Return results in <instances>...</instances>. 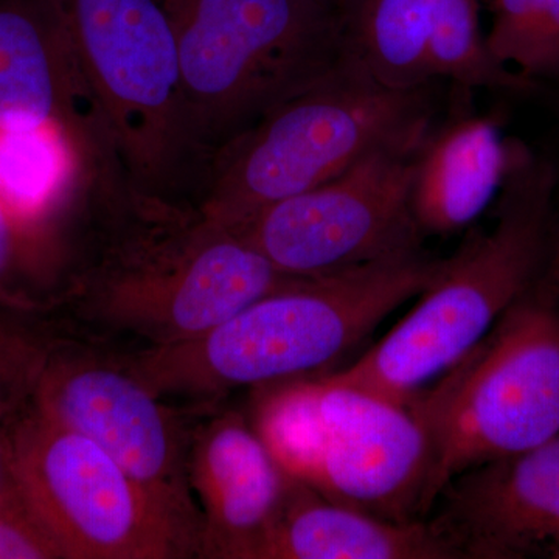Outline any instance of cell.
Returning a JSON list of instances; mask_svg holds the SVG:
<instances>
[{"instance_id": "6da1fadb", "label": "cell", "mask_w": 559, "mask_h": 559, "mask_svg": "<svg viewBox=\"0 0 559 559\" xmlns=\"http://www.w3.org/2000/svg\"><path fill=\"white\" fill-rule=\"evenodd\" d=\"M84 207L91 229L58 300L148 347L200 336L296 278L194 205L145 197L123 179L97 180Z\"/></svg>"}, {"instance_id": "7a4b0ae2", "label": "cell", "mask_w": 559, "mask_h": 559, "mask_svg": "<svg viewBox=\"0 0 559 559\" xmlns=\"http://www.w3.org/2000/svg\"><path fill=\"white\" fill-rule=\"evenodd\" d=\"M441 259L425 250L395 253L314 277H296L200 336L127 356L162 400H216L241 388L314 377L421 296Z\"/></svg>"}, {"instance_id": "3957f363", "label": "cell", "mask_w": 559, "mask_h": 559, "mask_svg": "<svg viewBox=\"0 0 559 559\" xmlns=\"http://www.w3.org/2000/svg\"><path fill=\"white\" fill-rule=\"evenodd\" d=\"M557 180L551 154L511 142L495 226L471 231L444 259L417 307L348 369L325 374L326 380L409 407L546 270Z\"/></svg>"}, {"instance_id": "277c9868", "label": "cell", "mask_w": 559, "mask_h": 559, "mask_svg": "<svg viewBox=\"0 0 559 559\" xmlns=\"http://www.w3.org/2000/svg\"><path fill=\"white\" fill-rule=\"evenodd\" d=\"M114 167L145 197L194 205L209 165L191 132L178 40L160 0H53Z\"/></svg>"}, {"instance_id": "5b68a950", "label": "cell", "mask_w": 559, "mask_h": 559, "mask_svg": "<svg viewBox=\"0 0 559 559\" xmlns=\"http://www.w3.org/2000/svg\"><path fill=\"white\" fill-rule=\"evenodd\" d=\"M439 86L393 90L345 57L216 153L197 209L221 227L241 229L371 151L428 130L439 112Z\"/></svg>"}, {"instance_id": "8992f818", "label": "cell", "mask_w": 559, "mask_h": 559, "mask_svg": "<svg viewBox=\"0 0 559 559\" xmlns=\"http://www.w3.org/2000/svg\"><path fill=\"white\" fill-rule=\"evenodd\" d=\"M178 40L194 142L212 167L230 140L345 60L331 0H160Z\"/></svg>"}, {"instance_id": "52a82bcc", "label": "cell", "mask_w": 559, "mask_h": 559, "mask_svg": "<svg viewBox=\"0 0 559 559\" xmlns=\"http://www.w3.org/2000/svg\"><path fill=\"white\" fill-rule=\"evenodd\" d=\"M409 409L428 433L429 513L452 477L559 433V286L546 270Z\"/></svg>"}, {"instance_id": "ba28073f", "label": "cell", "mask_w": 559, "mask_h": 559, "mask_svg": "<svg viewBox=\"0 0 559 559\" xmlns=\"http://www.w3.org/2000/svg\"><path fill=\"white\" fill-rule=\"evenodd\" d=\"M263 392L253 429L286 476L382 520L428 518V433L409 407L322 374Z\"/></svg>"}, {"instance_id": "9c48e42d", "label": "cell", "mask_w": 559, "mask_h": 559, "mask_svg": "<svg viewBox=\"0 0 559 559\" xmlns=\"http://www.w3.org/2000/svg\"><path fill=\"white\" fill-rule=\"evenodd\" d=\"M3 428L14 484L64 559L200 558L197 539L87 437L32 403Z\"/></svg>"}, {"instance_id": "30bf717a", "label": "cell", "mask_w": 559, "mask_h": 559, "mask_svg": "<svg viewBox=\"0 0 559 559\" xmlns=\"http://www.w3.org/2000/svg\"><path fill=\"white\" fill-rule=\"evenodd\" d=\"M430 127L371 151L336 178L264 209L235 231L294 277L331 274L421 249L425 238L411 197Z\"/></svg>"}, {"instance_id": "8fae6325", "label": "cell", "mask_w": 559, "mask_h": 559, "mask_svg": "<svg viewBox=\"0 0 559 559\" xmlns=\"http://www.w3.org/2000/svg\"><path fill=\"white\" fill-rule=\"evenodd\" d=\"M32 404L108 452L201 551V514L189 481L190 436L127 359L60 341Z\"/></svg>"}, {"instance_id": "7c38bea8", "label": "cell", "mask_w": 559, "mask_h": 559, "mask_svg": "<svg viewBox=\"0 0 559 559\" xmlns=\"http://www.w3.org/2000/svg\"><path fill=\"white\" fill-rule=\"evenodd\" d=\"M340 17L345 57L393 90L441 81L511 95L536 90L492 60L480 0H344Z\"/></svg>"}, {"instance_id": "4fadbf2b", "label": "cell", "mask_w": 559, "mask_h": 559, "mask_svg": "<svg viewBox=\"0 0 559 559\" xmlns=\"http://www.w3.org/2000/svg\"><path fill=\"white\" fill-rule=\"evenodd\" d=\"M426 521L457 559H559V433L452 477Z\"/></svg>"}, {"instance_id": "5bb4252c", "label": "cell", "mask_w": 559, "mask_h": 559, "mask_svg": "<svg viewBox=\"0 0 559 559\" xmlns=\"http://www.w3.org/2000/svg\"><path fill=\"white\" fill-rule=\"evenodd\" d=\"M189 481L201 514L200 558L257 559L290 477L253 426L223 412L191 432Z\"/></svg>"}, {"instance_id": "9a60e30c", "label": "cell", "mask_w": 559, "mask_h": 559, "mask_svg": "<svg viewBox=\"0 0 559 559\" xmlns=\"http://www.w3.org/2000/svg\"><path fill=\"white\" fill-rule=\"evenodd\" d=\"M50 123L90 140L100 135L53 0H0V130Z\"/></svg>"}, {"instance_id": "2e32d148", "label": "cell", "mask_w": 559, "mask_h": 559, "mask_svg": "<svg viewBox=\"0 0 559 559\" xmlns=\"http://www.w3.org/2000/svg\"><path fill=\"white\" fill-rule=\"evenodd\" d=\"M510 150V140L488 117L460 109L451 119H436L412 183V213L421 237H447L468 227L498 197Z\"/></svg>"}, {"instance_id": "e0dca14e", "label": "cell", "mask_w": 559, "mask_h": 559, "mask_svg": "<svg viewBox=\"0 0 559 559\" xmlns=\"http://www.w3.org/2000/svg\"><path fill=\"white\" fill-rule=\"evenodd\" d=\"M257 559H457L426 520L395 522L331 502L290 479Z\"/></svg>"}, {"instance_id": "ac0fdd59", "label": "cell", "mask_w": 559, "mask_h": 559, "mask_svg": "<svg viewBox=\"0 0 559 559\" xmlns=\"http://www.w3.org/2000/svg\"><path fill=\"white\" fill-rule=\"evenodd\" d=\"M97 167L94 145L64 124L0 130V202L33 229L79 202Z\"/></svg>"}, {"instance_id": "d6986e66", "label": "cell", "mask_w": 559, "mask_h": 559, "mask_svg": "<svg viewBox=\"0 0 559 559\" xmlns=\"http://www.w3.org/2000/svg\"><path fill=\"white\" fill-rule=\"evenodd\" d=\"M492 60L530 83L559 81V0H489Z\"/></svg>"}, {"instance_id": "ffe728a7", "label": "cell", "mask_w": 559, "mask_h": 559, "mask_svg": "<svg viewBox=\"0 0 559 559\" xmlns=\"http://www.w3.org/2000/svg\"><path fill=\"white\" fill-rule=\"evenodd\" d=\"M27 312L0 307V421L31 404L58 342L25 322Z\"/></svg>"}, {"instance_id": "44dd1931", "label": "cell", "mask_w": 559, "mask_h": 559, "mask_svg": "<svg viewBox=\"0 0 559 559\" xmlns=\"http://www.w3.org/2000/svg\"><path fill=\"white\" fill-rule=\"evenodd\" d=\"M40 234L43 231L22 223L0 202V307L22 312L43 307L27 289L31 257Z\"/></svg>"}, {"instance_id": "7402d4cb", "label": "cell", "mask_w": 559, "mask_h": 559, "mask_svg": "<svg viewBox=\"0 0 559 559\" xmlns=\"http://www.w3.org/2000/svg\"><path fill=\"white\" fill-rule=\"evenodd\" d=\"M60 558L64 559L60 547L14 484L0 498V559Z\"/></svg>"}, {"instance_id": "603a6c76", "label": "cell", "mask_w": 559, "mask_h": 559, "mask_svg": "<svg viewBox=\"0 0 559 559\" xmlns=\"http://www.w3.org/2000/svg\"><path fill=\"white\" fill-rule=\"evenodd\" d=\"M558 180L555 187L554 204H551L549 255H547L546 272L559 286V160Z\"/></svg>"}, {"instance_id": "cb8c5ba5", "label": "cell", "mask_w": 559, "mask_h": 559, "mask_svg": "<svg viewBox=\"0 0 559 559\" xmlns=\"http://www.w3.org/2000/svg\"><path fill=\"white\" fill-rule=\"evenodd\" d=\"M13 487L14 479L11 473L9 448H7L5 428L0 426V498Z\"/></svg>"}, {"instance_id": "d4e9b609", "label": "cell", "mask_w": 559, "mask_h": 559, "mask_svg": "<svg viewBox=\"0 0 559 559\" xmlns=\"http://www.w3.org/2000/svg\"><path fill=\"white\" fill-rule=\"evenodd\" d=\"M533 95H540L551 110V116L557 120L559 128V81L555 83L539 84Z\"/></svg>"}, {"instance_id": "484cf974", "label": "cell", "mask_w": 559, "mask_h": 559, "mask_svg": "<svg viewBox=\"0 0 559 559\" xmlns=\"http://www.w3.org/2000/svg\"><path fill=\"white\" fill-rule=\"evenodd\" d=\"M331 2L336 3L337 7H341V3L344 2V0H331Z\"/></svg>"}]
</instances>
